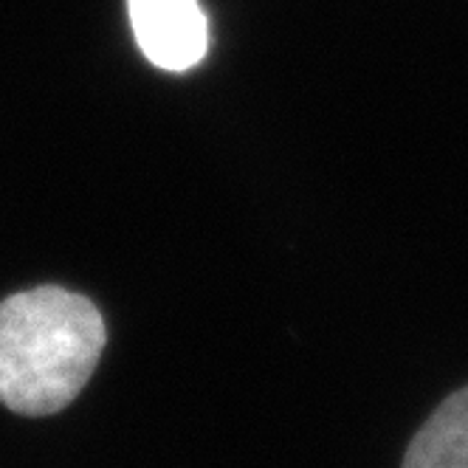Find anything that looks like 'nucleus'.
Instances as JSON below:
<instances>
[{
    "mask_svg": "<svg viewBox=\"0 0 468 468\" xmlns=\"http://www.w3.org/2000/svg\"><path fill=\"white\" fill-rule=\"evenodd\" d=\"M144 57L164 71H186L207 54L209 31L197 0H127Z\"/></svg>",
    "mask_w": 468,
    "mask_h": 468,
    "instance_id": "f03ea898",
    "label": "nucleus"
},
{
    "mask_svg": "<svg viewBox=\"0 0 468 468\" xmlns=\"http://www.w3.org/2000/svg\"><path fill=\"white\" fill-rule=\"evenodd\" d=\"M108 345L88 296L43 285L0 303V404L17 415H54L90 381Z\"/></svg>",
    "mask_w": 468,
    "mask_h": 468,
    "instance_id": "f257e3e1",
    "label": "nucleus"
},
{
    "mask_svg": "<svg viewBox=\"0 0 468 468\" xmlns=\"http://www.w3.org/2000/svg\"><path fill=\"white\" fill-rule=\"evenodd\" d=\"M400 468H468V387L449 395L418 429Z\"/></svg>",
    "mask_w": 468,
    "mask_h": 468,
    "instance_id": "7ed1b4c3",
    "label": "nucleus"
}]
</instances>
